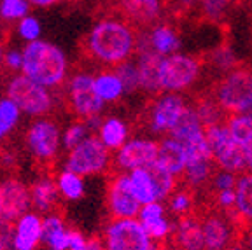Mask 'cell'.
Returning <instances> with one entry per match:
<instances>
[{
  "instance_id": "obj_44",
  "label": "cell",
  "mask_w": 252,
  "mask_h": 250,
  "mask_svg": "<svg viewBox=\"0 0 252 250\" xmlns=\"http://www.w3.org/2000/svg\"><path fill=\"white\" fill-rule=\"evenodd\" d=\"M88 240L77 229H68V250H86Z\"/></svg>"
},
{
  "instance_id": "obj_48",
  "label": "cell",
  "mask_w": 252,
  "mask_h": 250,
  "mask_svg": "<svg viewBox=\"0 0 252 250\" xmlns=\"http://www.w3.org/2000/svg\"><path fill=\"white\" fill-rule=\"evenodd\" d=\"M154 250H173V247L170 245L168 238H166V240H158V242L154 243Z\"/></svg>"
},
{
  "instance_id": "obj_35",
  "label": "cell",
  "mask_w": 252,
  "mask_h": 250,
  "mask_svg": "<svg viewBox=\"0 0 252 250\" xmlns=\"http://www.w3.org/2000/svg\"><path fill=\"white\" fill-rule=\"evenodd\" d=\"M231 137L242 149L252 140V116L251 114H235L226 121Z\"/></svg>"
},
{
  "instance_id": "obj_41",
  "label": "cell",
  "mask_w": 252,
  "mask_h": 250,
  "mask_svg": "<svg viewBox=\"0 0 252 250\" xmlns=\"http://www.w3.org/2000/svg\"><path fill=\"white\" fill-rule=\"evenodd\" d=\"M18 31L20 35L23 37L28 42H33V40H39L40 35V23L32 18V16H25L23 20H20V25H18Z\"/></svg>"
},
{
  "instance_id": "obj_11",
  "label": "cell",
  "mask_w": 252,
  "mask_h": 250,
  "mask_svg": "<svg viewBox=\"0 0 252 250\" xmlns=\"http://www.w3.org/2000/svg\"><path fill=\"white\" fill-rule=\"evenodd\" d=\"M67 103L74 116H77L81 121H90L93 118H98L103 110V100L94 91V77L90 74L72 75L67 88Z\"/></svg>"
},
{
  "instance_id": "obj_25",
  "label": "cell",
  "mask_w": 252,
  "mask_h": 250,
  "mask_svg": "<svg viewBox=\"0 0 252 250\" xmlns=\"http://www.w3.org/2000/svg\"><path fill=\"white\" fill-rule=\"evenodd\" d=\"M203 25L226 27L231 12L236 9V0H200Z\"/></svg>"
},
{
  "instance_id": "obj_43",
  "label": "cell",
  "mask_w": 252,
  "mask_h": 250,
  "mask_svg": "<svg viewBox=\"0 0 252 250\" xmlns=\"http://www.w3.org/2000/svg\"><path fill=\"white\" fill-rule=\"evenodd\" d=\"M4 68L5 70H23V51H11L5 53V60H4Z\"/></svg>"
},
{
  "instance_id": "obj_15",
  "label": "cell",
  "mask_w": 252,
  "mask_h": 250,
  "mask_svg": "<svg viewBox=\"0 0 252 250\" xmlns=\"http://www.w3.org/2000/svg\"><path fill=\"white\" fill-rule=\"evenodd\" d=\"M32 203V192L23 182L7 179L0 182V220H18L27 214Z\"/></svg>"
},
{
  "instance_id": "obj_9",
  "label": "cell",
  "mask_w": 252,
  "mask_h": 250,
  "mask_svg": "<svg viewBox=\"0 0 252 250\" xmlns=\"http://www.w3.org/2000/svg\"><path fill=\"white\" fill-rule=\"evenodd\" d=\"M110 154L109 147L102 142V138L90 135L79 145H75L68 154L67 170L77 175H96L109 168Z\"/></svg>"
},
{
  "instance_id": "obj_27",
  "label": "cell",
  "mask_w": 252,
  "mask_h": 250,
  "mask_svg": "<svg viewBox=\"0 0 252 250\" xmlns=\"http://www.w3.org/2000/svg\"><path fill=\"white\" fill-rule=\"evenodd\" d=\"M32 203L37 210L40 212H49L58 205V196L60 189L58 184L53 182L51 179H40L35 184L32 186Z\"/></svg>"
},
{
  "instance_id": "obj_1",
  "label": "cell",
  "mask_w": 252,
  "mask_h": 250,
  "mask_svg": "<svg viewBox=\"0 0 252 250\" xmlns=\"http://www.w3.org/2000/svg\"><path fill=\"white\" fill-rule=\"evenodd\" d=\"M138 37L140 30L131 23L121 16L107 14L100 18L84 40H81V49L84 58L116 68L133 56L138 49Z\"/></svg>"
},
{
  "instance_id": "obj_28",
  "label": "cell",
  "mask_w": 252,
  "mask_h": 250,
  "mask_svg": "<svg viewBox=\"0 0 252 250\" xmlns=\"http://www.w3.org/2000/svg\"><path fill=\"white\" fill-rule=\"evenodd\" d=\"M168 203L170 214H173L175 217H182V215L193 214L198 207V192L194 189L188 188L184 184H179L177 189L168 196L166 199Z\"/></svg>"
},
{
  "instance_id": "obj_42",
  "label": "cell",
  "mask_w": 252,
  "mask_h": 250,
  "mask_svg": "<svg viewBox=\"0 0 252 250\" xmlns=\"http://www.w3.org/2000/svg\"><path fill=\"white\" fill-rule=\"evenodd\" d=\"M0 250H14V226L0 220Z\"/></svg>"
},
{
  "instance_id": "obj_10",
  "label": "cell",
  "mask_w": 252,
  "mask_h": 250,
  "mask_svg": "<svg viewBox=\"0 0 252 250\" xmlns=\"http://www.w3.org/2000/svg\"><path fill=\"white\" fill-rule=\"evenodd\" d=\"M109 14L121 16L123 20L144 31L163 23V0H107Z\"/></svg>"
},
{
  "instance_id": "obj_12",
  "label": "cell",
  "mask_w": 252,
  "mask_h": 250,
  "mask_svg": "<svg viewBox=\"0 0 252 250\" xmlns=\"http://www.w3.org/2000/svg\"><path fill=\"white\" fill-rule=\"evenodd\" d=\"M105 250H154V243L140 220L112 219L105 229Z\"/></svg>"
},
{
  "instance_id": "obj_40",
  "label": "cell",
  "mask_w": 252,
  "mask_h": 250,
  "mask_svg": "<svg viewBox=\"0 0 252 250\" xmlns=\"http://www.w3.org/2000/svg\"><path fill=\"white\" fill-rule=\"evenodd\" d=\"M88 131H90V128H88V125L84 121L72 125L70 128L65 131V135H63V145H65V149H70L72 151L75 145H79L88 137Z\"/></svg>"
},
{
  "instance_id": "obj_36",
  "label": "cell",
  "mask_w": 252,
  "mask_h": 250,
  "mask_svg": "<svg viewBox=\"0 0 252 250\" xmlns=\"http://www.w3.org/2000/svg\"><path fill=\"white\" fill-rule=\"evenodd\" d=\"M58 189L63 194V198L67 199H79L83 198L84 194V182L81 179V175L70 172V170H65L58 175Z\"/></svg>"
},
{
  "instance_id": "obj_2",
  "label": "cell",
  "mask_w": 252,
  "mask_h": 250,
  "mask_svg": "<svg viewBox=\"0 0 252 250\" xmlns=\"http://www.w3.org/2000/svg\"><path fill=\"white\" fill-rule=\"evenodd\" d=\"M68 62L58 46L46 40L28 42L23 49V74L46 88H58L67 77Z\"/></svg>"
},
{
  "instance_id": "obj_18",
  "label": "cell",
  "mask_w": 252,
  "mask_h": 250,
  "mask_svg": "<svg viewBox=\"0 0 252 250\" xmlns=\"http://www.w3.org/2000/svg\"><path fill=\"white\" fill-rule=\"evenodd\" d=\"M236 220L233 222L236 242L245 243L252 229V173L244 172L236 180Z\"/></svg>"
},
{
  "instance_id": "obj_34",
  "label": "cell",
  "mask_w": 252,
  "mask_h": 250,
  "mask_svg": "<svg viewBox=\"0 0 252 250\" xmlns=\"http://www.w3.org/2000/svg\"><path fill=\"white\" fill-rule=\"evenodd\" d=\"M128 128L118 118H107L100 126V138L109 149H121L125 145Z\"/></svg>"
},
{
  "instance_id": "obj_21",
  "label": "cell",
  "mask_w": 252,
  "mask_h": 250,
  "mask_svg": "<svg viewBox=\"0 0 252 250\" xmlns=\"http://www.w3.org/2000/svg\"><path fill=\"white\" fill-rule=\"evenodd\" d=\"M44 238V220L37 214H27L16 220L14 226V249L35 250Z\"/></svg>"
},
{
  "instance_id": "obj_4",
  "label": "cell",
  "mask_w": 252,
  "mask_h": 250,
  "mask_svg": "<svg viewBox=\"0 0 252 250\" xmlns=\"http://www.w3.org/2000/svg\"><path fill=\"white\" fill-rule=\"evenodd\" d=\"M184 98L175 93H161L151 96L138 116L137 125L156 135H170L186 110Z\"/></svg>"
},
{
  "instance_id": "obj_51",
  "label": "cell",
  "mask_w": 252,
  "mask_h": 250,
  "mask_svg": "<svg viewBox=\"0 0 252 250\" xmlns=\"http://www.w3.org/2000/svg\"><path fill=\"white\" fill-rule=\"evenodd\" d=\"M249 245H251V249H252V229H251V233H249Z\"/></svg>"
},
{
  "instance_id": "obj_23",
  "label": "cell",
  "mask_w": 252,
  "mask_h": 250,
  "mask_svg": "<svg viewBox=\"0 0 252 250\" xmlns=\"http://www.w3.org/2000/svg\"><path fill=\"white\" fill-rule=\"evenodd\" d=\"M156 161L161 166H165L172 175L177 177L179 184H181V179L186 170V153L181 142L173 140V138H165L159 142V153H158Z\"/></svg>"
},
{
  "instance_id": "obj_31",
  "label": "cell",
  "mask_w": 252,
  "mask_h": 250,
  "mask_svg": "<svg viewBox=\"0 0 252 250\" xmlns=\"http://www.w3.org/2000/svg\"><path fill=\"white\" fill-rule=\"evenodd\" d=\"M130 182H131V189H133L135 198H137L142 205L158 201L156 188H154V182H153V179H151V173L147 168L133 170V172L130 173Z\"/></svg>"
},
{
  "instance_id": "obj_30",
  "label": "cell",
  "mask_w": 252,
  "mask_h": 250,
  "mask_svg": "<svg viewBox=\"0 0 252 250\" xmlns=\"http://www.w3.org/2000/svg\"><path fill=\"white\" fill-rule=\"evenodd\" d=\"M200 133H203V125H201L200 118H198L196 110L193 107H186L184 114L181 116L179 123L172 129V133H170V138L184 144V142L191 140V138L200 135Z\"/></svg>"
},
{
  "instance_id": "obj_26",
  "label": "cell",
  "mask_w": 252,
  "mask_h": 250,
  "mask_svg": "<svg viewBox=\"0 0 252 250\" xmlns=\"http://www.w3.org/2000/svg\"><path fill=\"white\" fill-rule=\"evenodd\" d=\"M151 37V46L154 51H158L159 55H170V53L177 51L181 46V40L177 35V28L173 27V23H159L158 27L153 28V31L149 33Z\"/></svg>"
},
{
  "instance_id": "obj_37",
  "label": "cell",
  "mask_w": 252,
  "mask_h": 250,
  "mask_svg": "<svg viewBox=\"0 0 252 250\" xmlns=\"http://www.w3.org/2000/svg\"><path fill=\"white\" fill-rule=\"evenodd\" d=\"M20 107L11 98L0 100V138H4L20 119Z\"/></svg>"
},
{
  "instance_id": "obj_22",
  "label": "cell",
  "mask_w": 252,
  "mask_h": 250,
  "mask_svg": "<svg viewBox=\"0 0 252 250\" xmlns=\"http://www.w3.org/2000/svg\"><path fill=\"white\" fill-rule=\"evenodd\" d=\"M163 9L170 23L177 27L182 23L203 25L200 0H163Z\"/></svg>"
},
{
  "instance_id": "obj_49",
  "label": "cell",
  "mask_w": 252,
  "mask_h": 250,
  "mask_svg": "<svg viewBox=\"0 0 252 250\" xmlns=\"http://www.w3.org/2000/svg\"><path fill=\"white\" fill-rule=\"evenodd\" d=\"M4 60H5V39L0 37V66H4Z\"/></svg>"
},
{
  "instance_id": "obj_8",
  "label": "cell",
  "mask_w": 252,
  "mask_h": 250,
  "mask_svg": "<svg viewBox=\"0 0 252 250\" xmlns=\"http://www.w3.org/2000/svg\"><path fill=\"white\" fill-rule=\"evenodd\" d=\"M196 212L203 227L205 250H228L231 245L238 243L235 227L224 212L203 201H198Z\"/></svg>"
},
{
  "instance_id": "obj_3",
  "label": "cell",
  "mask_w": 252,
  "mask_h": 250,
  "mask_svg": "<svg viewBox=\"0 0 252 250\" xmlns=\"http://www.w3.org/2000/svg\"><path fill=\"white\" fill-rule=\"evenodd\" d=\"M214 98L228 116L245 114L252 109V65L242 62L209 84Z\"/></svg>"
},
{
  "instance_id": "obj_45",
  "label": "cell",
  "mask_w": 252,
  "mask_h": 250,
  "mask_svg": "<svg viewBox=\"0 0 252 250\" xmlns=\"http://www.w3.org/2000/svg\"><path fill=\"white\" fill-rule=\"evenodd\" d=\"M86 250H105V245H103V242L100 240V236H91V238L88 240Z\"/></svg>"
},
{
  "instance_id": "obj_29",
  "label": "cell",
  "mask_w": 252,
  "mask_h": 250,
  "mask_svg": "<svg viewBox=\"0 0 252 250\" xmlns=\"http://www.w3.org/2000/svg\"><path fill=\"white\" fill-rule=\"evenodd\" d=\"M44 242L49 250H68V231L60 215L53 214L44 219Z\"/></svg>"
},
{
  "instance_id": "obj_13",
  "label": "cell",
  "mask_w": 252,
  "mask_h": 250,
  "mask_svg": "<svg viewBox=\"0 0 252 250\" xmlns=\"http://www.w3.org/2000/svg\"><path fill=\"white\" fill-rule=\"evenodd\" d=\"M105 203L112 219H135L140 214V201L135 198L130 175L125 172H114L107 180Z\"/></svg>"
},
{
  "instance_id": "obj_16",
  "label": "cell",
  "mask_w": 252,
  "mask_h": 250,
  "mask_svg": "<svg viewBox=\"0 0 252 250\" xmlns=\"http://www.w3.org/2000/svg\"><path fill=\"white\" fill-rule=\"evenodd\" d=\"M159 142L154 140H131L125 144L116 154V164L119 172H133L147 168L158 159Z\"/></svg>"
},
{
  "instance_id": "obj_39",
  "label": "cell",
  "mask_w": 252,
  "mask_h": 250,
  "mask_svg": "<svg viewBox=\"0 0 252 250\" xmlns=\"http://www.w3.org/2000/svg\"><path fill=\"white\" fill-rule=\"evenodd\" d=\"M28 4H30L28 0H2L0 2V20H23L28 14V7H30Z\"/></svg>"
},
{
  "instance_id": "obj_47",
  "label": "cell",
  "mask_w": 252,
  "mask_h": 250,
  "mask_svg": "<svg viewBox=\"0 0 252 250\" xmlns=\"http://www.w3.org/2000/svg\"><path fill=\"white\" fill-rule=\"evenodd\" d=\"M30 4L37 5V7H49V5H55L58 4L60 0H28Z\"/></svg>"
},
{
  "instance_id": "obj_20",
  "label": "cell",
  "mask_w": 252,
  "mask_h": 250,
  "mask_svg": "<svg viewBox=\"0 0 252 250\" xmlns=\"http://www.w3.org/2000/svg\"><path fill=\"white\" fill-rule=\"evenodd\" d=\"M191 100H193V109L196 110L198 118L203 125V129L210 128V126H226L229 116L220 109L209 86L191 93Z\"/></svg>"
},
{
  "instance_id": "obj_50",
  "label": "cell",
  "mask_w": 252,
  "mask_h": 250,
  "mask_svg": "<svg viewBox=\"0 0 252 250\" xmlns=\"http://www.w3.org/2000/svg\"><path fill=\"white\" fill-rule=\"evenodd\" d=\"M228 250H247L245 249V243H236V245H231Z\"/></svg>"
},
{
  "instance_id": "obj_19",
  "label": "cell",
  "mask_w": 252,
  "mask_h": 250,
  "mask_svg": "<svg viewBox=\"0 0 252 250\" xmlns=\"http://www.w3.org/2000/svg\"><path fill=\"white\" fill-rule=\"evenodd\" d=\"M161 63H163V55H159L154 49H146V51L138 53L137 68H138V77H140V90L147 91L151 96L165 93L161 90V82H159Z\"/></svg>"
},
{
  "instance_id": "obj_38",
  "label": "cell",
  "mask_w": 252,
  "mask_h": 250,
  "mask_svg": "<svg viewBox=\"0 0 252 250\" xmlns=\"http://www.w3.org/2000/svg\"><path fill=\"white\" fill-rule=\"evenodd\" d=\"M116 74L121 79L123 86H125V91L128 93H133L140 88V77H138V68L135 62H125L119 66H116Z\"/></svg>"
},
{
  "instance_id": "obj_7",
  "label": "cell",
  "mask_w": 252,
  "mask_h": 250,
  "mask_svg": "<svg viewBox=\"0 0 252 250\" xmlns=\"http://www.w3.org/2000/svg\"><path fill=\"white\" fill-rule=\"evenodd\" d=\"M203 131L210 149H212L214 161L220 170L231 172L235 175L249 172L244 149L231 137L228 126H210V128H205Z\"/></svg>"
},
{
  "instance_id": "obj_17",
  "label": "cell",
  "mask_w": 252,
  "mask_h": 250,
  "mask_svg": "<svg viewBox=\"0 0 252 250\" xmlns=\"http://www.w3.org/2000/svg\"><path fill=\"white\" fill-rule=\"evenodd\" d=\"M168 242L173 250H205V238L201 219L198 212L182 215L172 226Z\"/></svg>"
},
{
  "instance_id": "obj_14",
  "label": "cell",
  "mask_w": 252,
  "mask_h": 250,
  "mask_svg": "<svg viewBox=\"0 0 252 250\" xmlns=\"http://www.w3.org/2000/svg\"><path fill=\"white\" fill-rule=\"evenodd\" d=\"M27 145L40 164L51 163L60 147V128L51 119H37L27 131Z\"/></svg>"
},
{
  "instance_id": "obj_33",
  "label": "cell",
  "mask_w": 252,
  "mask_h": 250,
  "mask_svg": "<svg viewBox=\"0 0 252 250\" xmlns=\"http://www.w3.org/2000/svg\"><path fill=\"white\" fill-rule=\"evenodd\" d=\"M94 91L103 102H116L125 91V86L116 72H102L94 77Z\"/></svg>"
},
{
  "instance_id": "obj_24",
  "label": "cell",
  "mask_w": 252,
  "mask_h": 250,
  "mask_svg": "<svg viewBox=\"0 0 252 250\" xmlns=\"http://www.w3.org/2000/svg\"><path fill=\"white\" fill-rule=\"evenodd\" d=\"M163 207L158 201L154 203H147L140 208V222L142 226L146 227L147 235L151 238L158 240H165V236L168 238L170 231H172V226L168 224V220L163 217Z\"/></svg>"
},
{
  "instance_id": "obj_6",
  "label": "cell",
  "mask_w": 252,
  "mask_h": 250,
  "mask_svg": "<svg viewBox=\"0 0 252 250\" xmlns=\"http://www.w3.org/2000/svg\"><path fill=\"white\" fill-rule=\"evenodd\" d=\"M7 98L28 116H46L53 109V96L47 88L25 74L9 79Z\"/></svg>"
},
{
  "instance_id": "obj_32",
  "label": "cell",
  "mask_w": 252,
  "mask_h": 250,
  "mask_svg": "<svg viewBox=\"0 0 252 250\" xmlns=\"http://www.w3.org/2000/svg\"><path fill=\"white\" fill-rule=\"evenodd\" d=\"M147 170H149L151 179H153L154 188H156L158 199H168V196L177 189L179 179L175 175H172V173H170L165 166H161L158 161H154L153 164H149Z\"/></svg>"
},
{
  "instance_id": "obj_46",
  "label": "cell",
  "mask_w": 252,
  "mask_h": 250,
  "mask_svg": "<svg viewBox=\"0 0 252 250\" xmlns=\"http://www.w3.org/2000/svg\"><path fill=\"white\" fill-rule=\"evenodd\" d=\"M244 153H245V159H247V170L252 173V140L244 147Z\"/></svg>"
},
{
  "instance_id": "obj_5",
  "label": "cell",
  "mask_w": 252,
  "mask_h": 250,
  "mask_svg": "<svg viewBox=\"0 0 252 250\" xmlns=\"http://www.w3.org/2000/svg\"><path fill=\"white\" fill-rule=\"evenodd\" d=\"M201 55H170L163 58L159 82L163 91H182L191 88L203 72Z\"/></svg>"
}]
</instances>
